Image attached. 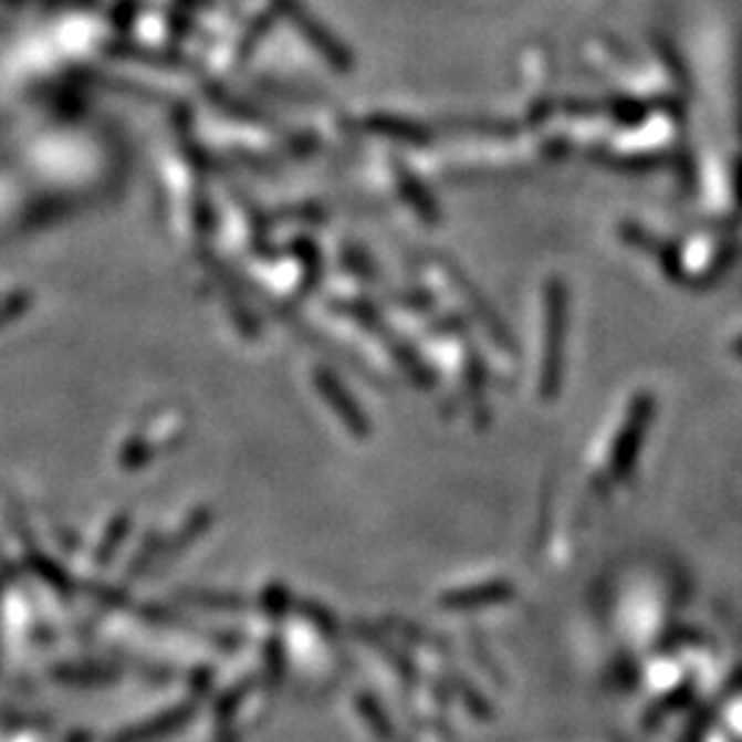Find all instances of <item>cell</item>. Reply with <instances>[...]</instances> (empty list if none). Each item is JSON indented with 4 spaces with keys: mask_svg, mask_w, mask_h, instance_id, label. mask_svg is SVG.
Returning <instances> with one entry per match:
<instances>
[{
    "mask_svg": "<svg viewBox=\"0 0 742 742\" xmlns=\"http://www.w3.org/2000/svg\"><path fill=\"white\" fill-rule=\"evenodd\" d=\"M503 588H495V586H479V588H470V592H462L460 597L449 599V605H484V603H495V599L506 597V594H501Z\"/></svg>",
    "mask_w": 742,
    "mask_h": 742,
    "instance_id": "obj_1",
    "label": "cell"
}]
</instances>
